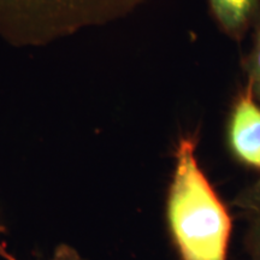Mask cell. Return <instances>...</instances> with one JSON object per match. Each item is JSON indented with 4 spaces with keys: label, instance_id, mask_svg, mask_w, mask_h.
<instances>
[{
    "label": "cell",
    "instance_id": "obj_1",
    "mask_svg": "<svg viewBox=\"0 0 260 260\" xmlns=\"http://www.w3.org/2000/svg\"><path fill=\"white\" fill-rule=\"evenodd\" d=\"M197 139L178 141L167 218L181 260H228L233 219L197 159Z\"/></svg>",
    "mask_w": 260,
    "mask_h": 260
},
{
    "label": "cell",
    "instance_id": "obj_2",
    "mask_svg": "<svg viewBox=\"0 0 260 260\" xmlns=\"http://www.w3.org/2000/svg\"><path fill=\"white\" fill-rule=\"evenodd\" d=\"M144 0H0V42L41 47L125 17Z\"/></svg>",
    "mask_w": 260,
    "mask_h": 260
},
{
    "label": "cell",
    "instance_id": "obj_3",
    "mask_svg": "<svg viewBox=\"0 0 260 260\" xmlns=\"http://www.w3.org/2000/svg\"><path fill=\"white\" fill-rule=\"evenodd\" d=\"M228 139L237 160L260 170V105L248 81L233 106Z\"/></svg>",
    "mask_w": 260,
    "mask_h": 260
},
{
    "label": "cell",
    "instance_id": "obj_4",
    "mask_svg": "<svg viewBox=\"0 0 260 260\" xmlns=\"http://www.w3.org/2000/svg\"><path fill=\"white\" fill-rule=\"evenodd\" d=\"M210 5L220 29L236 41L245 38L260 15V0H210Z\"/></svg>",
    "mask_w": 260,
    "mask_h": 260
},
{
    "label": "cell",
    "instance_id": "obj_5",
    "mask_svg": "<svg viewBox=\"0 0 260 260\" xmlns=\"http://www.w3.org/2000/svg\"><path fill=\"white\" fill-rule=\"evenodd\" d=\"M255 34H254V44L249 54L248 60H247L246 69L248 73L247 81L251 83L253 95L260 105V15L258 21L255 23Z\"/></svg>",
    "mask_w": 260,
    "mask_h": 260
},
{
    "label": "cell",
    "instance_id": "obj_6",
    "mask_svg": "<svg viewBox=\"0 0 260 260\" xmlns=\"http://www.w3.org/2000/svg\"><path fill=\"white\" fill-rule=\"evenodd\" d=\"M249 226L246 234L248 260H260V209L248 214Z\"/></svg>",
    "mask_w": 260,
    "mask_h": 260
},
{
    "label": "cell",
    "instance_id": "obj_7",
    "mask_svg": "<svg viewBox=\"0 0 260 260\" xmlns=\"http://www.w3.org/2000/svg\"><path fill=\"white\" fill-rule=\"evenodd\" d=\"M234 205L239 207L242 212H245L247 216L252 212L260 209V178L252 186L246 188L242 193L237 195V198L234 201Z\"/></svg>",
    "mask_w": 260,
    "mask_h": 260
},
{
    "label": "cell",
    "instance_id": "obj_8",
    "mask_svg": "<svg viewBox=\"0 0 260 260\" xmlns=\"http://www.w3.org/2000/svg\"><path fill=\"white\" fill-rule=\"evenodd\" d=\"M52 260H84L81 258L79 253L75 251L74 248H71L68 245H60L54 252V255Z\"/></svg>",
    "mask_w": 260,
    "mask_h": 260
},
{
    "label": "cell",
    "instance_id": "obj_9",
    "mask_svg": "<svg viewBox=\"0 0 260 260\" xmlns=\"http://www.w3.org/2000/svg\"><path fill=\"white\" fill-rule=\"evenodd\" d=\"M0 256H3V258L6 260H16L14 256H11L8 252H6V249L2 246V243H0Z\"/></svg>",
    "mask_w": 260,
    "mask_h": 260
}]
</instances>
